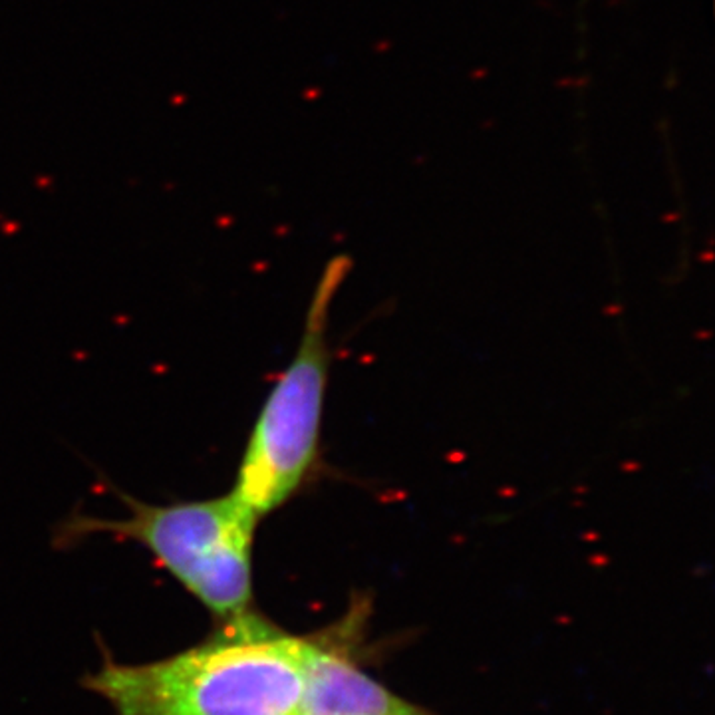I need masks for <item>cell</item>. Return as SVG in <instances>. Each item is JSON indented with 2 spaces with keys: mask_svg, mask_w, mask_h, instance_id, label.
Masks as SVG:
<instances>
[{
  "mask_svg": "<svg viewBox=\"0 0 715 715\" xmlns=\"http://www.w3.org/2000/svg\"><path fill=\"white\" fill-rule=\"evenodd\" d=\"M306 650L249 610L162 660L106 662L86 685L113 715H300Z\"/></svg>",
  "mask_w": 715,
  "mask_h": 715,
  "instance_id": "cell-1",
  "label": "cell"
},
{
  "mask_svg": "<svg viewBox=\"0 0 715 715\" xmlns=\"http://www.w3.org/2000/svg\"><path fill=\"white\" fill-rule=\"evenodd\" d=\"M130 514H72L60 541L111 536L143 546L183 590L217 620L251 610L252 554L259 517L229 491L199 501L153 505L123 497Z\"/></svg>",
  "mask_w": 715,
  "mask_h": 715,
  "instance_id": "cell-2",
  "label": "cell"
},
{
  "mask_svg": "<svg viewBox=\"0 0 715 715\" xmlns=\"http://www.w3.org/2000/svg\"><path fill=\"white\" fill-rule=\"evenodd\" d=\"M346 274L344 257L322 271L296 354L266 395L244 445L231 493L259 519L288 503L314 471L330 364L328 314Z\"/></svg>",
  "mask_w": 715,
  "mask_h": 715,
  "instance_id": "cell-3",
  "label": "cell"
},
{
  "mask_svg": "<svg viewBox=\"0 0 715 715\" xmlns=\"http://www.w3.org/2000/svg\"><path fill=\"white\" fill-rule=\"evenodd\" d=\"M300 715H429L390 694L344 655L308 640Z\"/></svg>",
  "mask_w": 715,
  "mask_h": 715,
  "instance_id": "cell-4",
  "label": "cell"
}]
</instances>
